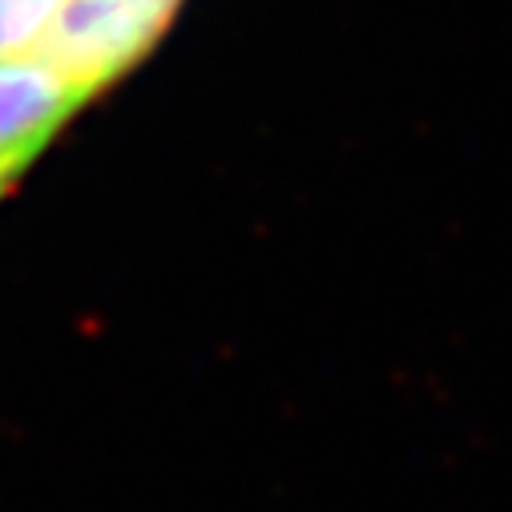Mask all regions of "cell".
I'll return each instance as SVG.
<instances>
[{"label": "cell", "mask_w": 512, "mask_h": 512, "mask_svg": "<svg viewBox=\"0 0 512 512\" xmlns=\"http://www.w3.org/2000/svg\"><path fill=\"white\" fill-rule=\"evenodd\" d=\"M65 0H0V61H33Z\"/></svg>", "instance_id": "cell-3"}, {"label": "cell", "mask_w": 512, "mask_h": 512, "mask_svg": "<svg viewBox=\"0 0 512 512\" xmlns=\"http://www.w3.org/2000/svg\"><path fill=\"white\" fill-rule=\"evenodd\" d=\"M174 9L178 0H65L33 61L89 101L158 45Z\"/></svg>", "instance_id": "cell-1"}, {"label": "cell", "mask_w": 512, "mask_h": 512, "mask_svg": "<svg viewBox=\"0 0 512 512\" xmlns=\"http://www.w3.org/2000/svg\"><path fill=\"white\" fill-rule=\"evenodd\" d=\"M81 105L41 61H0V198Z\"/></svg>", "instance_id": "cell-2"}]
</instances>
